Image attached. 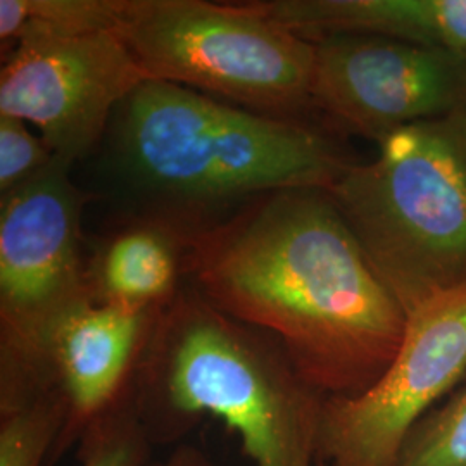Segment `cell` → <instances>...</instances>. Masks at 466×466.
I'll return each instance as SVG.
<instances>
[{"label": "cell", "mask_w": 466, "mask_h": 466, "mask_svg": "<svg viewBox=\"0 0 466 466\" xmlns=\"http://www.w3.org/2000/svg\"><path fill=\"white\" fill-rule=\"evenodd\" d=\"M187 283L271 337L327 400L368 390L404 337L400 300L319 188L271 192L198 230Z\"/></svg>", "instance_id": "cell-1"}, {"label": "cell", "mask_w": 466, "mask_h": 466, "mask_svg": "<svg viewBox=\"0 0 466 466\" xmlns=\"http://www.w3.org/2000/svg\"><path fill=\"white\" fill-rule=\"evenodd\" d=\"M104 140L111 175L132 202L128 215L194 230L271 192L329 190L352 165L304 121L154 80L117 107Z\"/></svg>", "instance_id": "cell-2"}, {"label": "cell", "mask_w": 466, "mask_h": 466, "mask_svg": "<svg viewBox=\"0 0 466 466\" xmlns=\"http://www.w3.org/2000/svg\"><path fill=\"white\" fill-rule=\"evenodd\" d=\"M132 400L154 446L178 442L211 417L237 433L252 466H318L327 398L271 337L188 283L156 319Z\"/></svg>", "instance_id": "cell-3"}, {"label": "cell", "mask_w": 466, "mask_h": 466, "mask_svg": "<svg viewBox=\"0 0 466 466\" xmlns=\"http://www.w3.org/2000/svg\"><path fill=\"white\" fill-rule=\"evenodd\" d=\"M327 190L410 313L466 285V109L404 127Z\"/></svg>", "instance_id": "cell-4"}, {"label": "cell", "mask_w": 466, "mask_h": 466, "mask_svg": "<svg viewBox=\"0 0 466 466\" xmlns=\"http://www.w3.org/2000/svg\"><path fill=\"white\" fill-rule=\"evenodd\" d=\"M116 34L147 80L283 119L313 107L317 46L261 2L127 0Z\"/></svg>", "instance_id": "cell-5"}, {"label": "cell", "mask_w": 466, "mask_h": 466, "mask_svg": "<svg viewBox=\"0 0 466 466\" xmlns=\"http://www.w3.org/2000/svg\"><path fill=\"white\" fill-rule=\"evenodd\" d=\"M466 373V285L406 313L398 354L382 377L354 398L323 404V466H392L418 423Z\"/></svg>", "instance_id": "cell-6"}, {"label": "cell", "mask_w": 466, "mask_h": 466, "mask_svg": "<svg viewBox=\"0 0 466 466\" xmlns=\"http://www.w3.org/2000/svg\"><path fill=\"white\" fill-rule=\"evenodd\" d=\"M159 313L88 296L56 318L26 352L0 360V410L40 394L65 406L66 421L49 465L128 398Z\"/></svg>", "instance_id": "cell-7"}, {"label": "cell", "mask_w": 466, "mask_h": 466, "mask_svg": "<svg viewBox=\"0 0 466 466\" xmlns=\"http://www.w3.org/2000/svg\"><path fill=\"white\" fill-rule=\"evenodd\" d=\"M56 159L0 198V360L30 350L50 323L92 296L82 218L94 194Z\"/></svg>", "instance_id": "cell-8"}, {"label": "cell", "mask_w": 466, "mask_h": 466, "mask_svg": "<svg viewBox=\"0 0 466 466\" xmlns=\"http://www.w3.org/2000/svg\"><path fill=\"white\" fill-rule=\"evenodd\" d=\"M144 69L116 32L21 44L0 71V116L38 128L67 165L100 146L117 107L140 85Z\"/></svg>", "instance_id": "cell-9"}, {"label": "cell", "mask_w": 466, "mask_h": 466, "mask_svg": "<svg viewBox=\"0 0 466 466\" xmlns=\"http://www.w3.org/2000/svg\"><path fill=\"white\" fill-rule=\"evenodd\" d=\"M311 106L335 127L382 142L404 127L466 109V59L371 35L315 40Z\"/></svg>", "instance_id": "cell-10"}, {"label": "cell", "mask_w": 466, "mask_h": 466, "mask_svg": "<svg viewBox=\"0 0 466 466\" xmlns=\"http://www.w3.org/2000/svg\"><path fill=\"white\" fill-rule=\"evenodd\" d=\"M196 232L167 218H121L86 259L90 294L119 308L163 309L187 283Z\"/></svg>", "instance_id": "cell-11"}, {"label": "cell", "mask_w": 466, "mask_h": 466, "mask_svg": "<svg viewBox=\"0 0 466 466\" xmlns=\"http://www.w3.org/2000/svg\"><path fill=\"white\" fill-rule=\"evenodd\" d=\"M261 5L311 42L371 35L466 59V0H265Z\"/></svg>", "instance_id": "cell-12"}, {"label": "cell", "mask_w": 466, "mask_h": 466, "mask_svg": "<svg viewBox=\"0 0 466 466\" xmlns=\"http://www.w3.org/2000/svg\"><path fill=\"white\" fill-rule=\"evenodd\" d=\"M127 0H0L2 52L21 44L116 32Z\"/></svg>", "instance_id": "cell-13"}, {"label": "cell", "mask_w": 466, "mask_h": 466, "mask_svg": "<svg viewBox=\"0 0 466 466\" xmlns=\"http://www.w3.org/2000/svg\"><path fill=\"white\" fill-rule=\"evenodd\" d=\"M65 421L63 402L50 394L0 410V466L49 465Z\"/></svg>", "instance_id": "cell-14"}, {"label": "cell", "mask_w": 466, "mask_h": 466, "mask_svg": "<svg viewBox=\"0 0 466 466\" xmlns=\"http://www.w3.org/2000/svg\"><path fill=\"white\" fill-rule=\"evenodd\" d=\"M152 448L130 392L84 433L76 456L80 466H147Z\"/></svg>", "instance_id": "cell-15"}, {"label": "cell", "mask_w": 466, "mask_h": 466, "mask_svg": "<svg viewBox=\"0 0 466 466\" xmlns=\"http://www.w3.org/2000/svg\"><path fill=\"white\" fill-rule=\"evenodd\" d=\"M392 466H466V387L418 423Z\"/></svg>", "instance_id": "cell-16"}, {"label": "cell", "mask_w": 466, "mask_h": 466, "mask_svg": "<svg viewBox=\"0 0 466 466\" xmlns=\"http://www.w3.org/2000/svg\"><path fill=\"white\" fill-rule=\"evenodd\" d=\"M57 157L28 123L13 116H0V198L13 194L34 180Z\"/></svg>", "instance_id": "cell-17"}, {"label": "cell", "mask_w": 466, "mask_h": 466, "mask_svg": "<svg viewBox=\"0 0 466 466\" xmlns=\"http://www.w3.org/2000/svg\"><path fill=\"white\" fill-rule=\"evenodd\" d=\"M147 466H217L204 451L194 444H180L161 461H150Z\"/></svg>", "instance_id": "cell-18"}, {"label": "cell", "mask_w": 466, "mask_h": 466, "mask_svg": "<svg viewBox=\"0 0 466 466\" xmlns=\"http://www.w3.org/2000/svg\"><path fill=\"white\" fill-rule=\"evenodd\" d=\"M318 466H323V465H319V463H318Z\"/></svg>", "instance_id": "cell-19"}]
</instances>
